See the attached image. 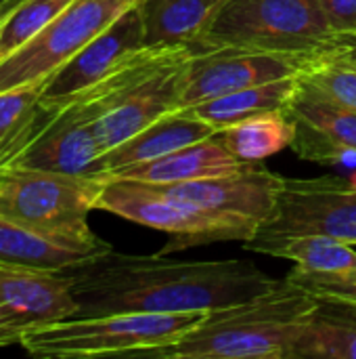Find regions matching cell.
I'll list each match as a JSON object with an SVG mask.
<instances>
[{
  "label": "cell",
  "mask_w": 356,
  "mask_h": 359,
  "mask_svg": "<svg viewBox=\"0 0 356 359\" xmlns=\"http://www.w3.org/2000/svg\"><path fill=\"white\" fill-rule=\"evenodd\" d=\"M348 38L329 27L319 0H227L195 50L250 48L315 55Z\"/></svg>",
  "instance_id": "cell-5"
},
{
  "label": "cell",
  "mask_w": 356,
  "mask_h": 359,
  "mask_svg": "<svg viewBox=\"0 0 356 359\" xmlns=\"http://www.w3.org/2000/svg\"><path fill=\"white\" fill-rule=\"evenodd\" d=\"M287 280H292L300 288L308 290L317 299H340V301H355L356 303V273L348 276V278H338V276L308 273V271L294 267L287 273Z\"/></svg>",
  "instance_id": "cell-27"
},
{
  "label": "cell",
  "mask_w": 356,
  "mask_h": 359,
  "mask_svg": "<svg viewBox=\"0 0 356 359\" xmlns=\"http://www.w3.org/2000/svg\"><path fill=\"white\" fill-rule=\"evenodd\" d=\"M285 109L296 122L292 149L302 160L332 164L346 154L356 156V109L332 101L300 78Z\"/></svg>",
  "instance_id": "cell-14"
},
{
  "label": "cell",
  "mask_w": 356,
  "mask_h": 359,
  "mask_svg": "<svg viewBox=\"0 0 356 359\" xmlns=\"http://www.w3.org/2000/svg\"><path fill=\"white\" fill-rule=\"evenodd\" d=\"M73 0H21L0 27V61L42 32Z\"/></svg>",
  "instance_id": "cell-26"
},
{
  "label": "cell",
  "mask_w": 356,
  "mask_h": 359,
  "mask_svg": "<svg viewBox=\"0 0 356 359\" xmlns=\"http://www.w3.org/2000/svg\"><path fill=\"white\" fill-rule=\"evenodd\" d=\"M296 236H327L356 246V181L342 177H283L275 212L241 246L266 255L277 242Z\"/></svg>",
  "instance_id": "cell-8"
},
{
  "label": "cell",
  "mask_w": 356,
  "mask_h": 359,
  "mask_svg": "<svg viewBox=\"0 0 356 359\" xmlns=\"http://www.w3.org/2000/svg\"><path fill=\"white\" fill-rule=\"evenodd\" d=\"M103 185V177L10 166L0 170V217L44 238L105 255L113 250L111 244L88 225Z\"/></svg>",
  "instance_id": "cell-4"
},
{
  "label": "cell",
  "mask_w": 356,
  "mask_h": 359,
  "mask_svg": "<svg viewBox=\"0 0 356 359\" xmlns=\"http://www.w3.org/2000/svg\"><path fill=\"white\" fill-rule=\"evenodd\" d=\"M317 297L283 278L271 290L204 313L176 343L143 355L157 359H290Z\"/></svg>",
  "instance_id": "cell-2"
},
{
  "label": "cell",
  "mask_w": 356,
  "mask_h": 359,
  "mask_svg": "<svg viewBox=\"0 0 356 359\" xmlns=\"http://www.w3.org/2000/svg\"><path fill=\"white\" fill-rule=\"evenodd\" d=\"M147 46L141 2L122 13L44 82V101L61 105L105 80Z\"/></svg>",
  "instance_id": "cell-12"
},
{
  "label": "cell",
  "mask_w": 356,
  "mask_h": 359,
  "mask_svg": "<svg viewBox=\"0 0 356 359\" xmlns=\"http://www.w3.org/2000/svg\"><path fill=\"white\" fill-rule=\"evenodd\" d=\"M65 273L0 267V347L21 345L36 328L76 318Z\"/></svg>",
  "instance_id": "cell-11"
},
{
  "label": "cell",
  "mask_w": 356,
  "mask_h": 359,
  "mask_svg": "<svg viewBox=\"0 0 356 359\" xmlns=\"http://www.w3.org/2000/svg\"><path fill=\"white\" fill-rule=\"evenodd\" d=\"M214 135H218L216 126L195 116L189 107H178L157 118L155 122L138 130L134 137H130L122 145L109 149L103 156L105 177L118 168L157 160L162 156H168L187 145L210 139Z\"/></svg>",
  "instance_id": "cell-17"
},
{
  "label": "cell",
  "mask_w": 356,
  "mask_h": 359,
  "mask_svg": "<svg viewBox=\"0 0 356 359\" xmlns=\"http://www.w3.org/2000/svg\"><path fill=\"white\" fill-rule=\"evenodd\" d=\"M340 50H342V55L353 63L356 67V38H350V40H346L342 46H340Z\"/></svg>",
  "instance_id": "cell-29"
},
{
  "label": "cell",
  "mask_w": 356,
  "mask_h": 359,
  "mask_svg": "<svg viewBox=\"0 0 356 359\" xmlns=\"http://www.w3.org/2000/svg\"><path fill=\"white\" fill-rule=\"evenodd\" d=\"M311 57L250 48L199 50L191 57L180 107H193L227 93L298 76Z\"/></svg>",
  "instance_id": "cell-10"
},
{
  "label": "cell",
  "mask_w": 356,
  "mask_h": 359,
  "mask_svg": "<svg viewBox=\"0 0 356 359\" xmlns=\"http://www.w3.org/2000/svg\"><path fill=\"white\" fill-rule=\"evenodd\" d=\"M296 88H298V76H292V78L275 80L269 84L227 93V95L201 101L189 109L195 116H199L201 120H206L212 126H216L218 130H222V128H227L235 122H241L245 118L285 107L290 103V99L294 97Z\"/></svg>",
  "instance_id": "cell-23"
},
{
  "label": "cell",
  "mask_w": 356,
  "mask_h": 359,
  "mask_svg": "<svg viewBox=\"0 0 356 359\" xmlns=\"http://www.w3.org/2000/svg\"><path fill=\"white\" fill-rule=\"evenodd\" d=\"M6 2H10V0H0V4H6Z\"/></svg>",
  "instance_id": "cell-31"
},
{
  "label": "cell",
  "mask_w": 356,
  "mask_h": 359,
  "mask_svg": "<svg viewBox=\"0 0 356 359\" xmlns=\"http://www.w3.org/2000/svg\"><path fill=\"white\" fill-rule=\"evenodd\" d=\"M97 210L118 215L136 225L164 231L168 242L162 255H172L216 242H248L256 236L260 223L204 208L189 200L164 194L153 183L132 179H105Z\"/></svg>",
  "instance_id": "cell-6"
},
{
  "label": "cell",
  "mask_w": 356,
  "mask_h": 359,
  "mask_svg": "<svg viewBox=\"0 0 356 359\" xmlns=\"http://www.w3.org/2000/svg\"><path fill=\"white\" fill-rule=\"evenodd\" d=\"M143 0H73L42 32L0 61V93L48 80L63 63Z\"/></svg>",
  "instance_id": "cell-9"
},
{
  "label": "cell",
  "mask_w": 356,
  "mask_h": 359,
  "mask_svg": "<svg viewBox=\"0 0 356 359\" xmlns=\"http://www.w3.org/2000/svg\"><path fill=\"white\" fill-rule=\"evenodd\" d=\"M13 166L105 179L101 143L78 99L59 105L55 118Z\"/></svg>",
  "instance_id": "cell-13"
},
{
  "label": "cell",
  "mask_w": 356,
  "mask_h": 359,
  "mask_svg": "<svg viewBox=\"0 0 356 359\" xmlns=\"http://www.w3.org/2000/svg\"><path fill=\"white\" fill-rule=\"evenodd\" d=\"M19 2H21V0H10V2H6V4H0V27H2L4 19L8 17V13H10Z\"/></svg>",
  "instance_id": "cell-30"
},
{
  "label": "cell",
  "mask_w": 356,
  "mask_h": 359,
  "mask_svg": "<svg viewBox=\"0 0 356 359\" xmlns=\"http://www.w3.org/2000/svg\"><path fill=\"white\" fill-rule=\"evenodd\" d=\"M227 0H143L147 46H193ZM197 53V50H195Z\"/></svg>",
  "instance_id": "cell-19"
},
{
  "label": "cell",
  "mask_w": 356,
  "mask_h": 359,
  "mask_svg": "<svg viewBox=\"0 0 356 359\" xmlns=\"http://www.w3.org/2000/svg\"><path fill=\"white\" fill-rule=\"evenodd\" d=\"M275 259H287L298 269L319 276L348 278L356 273L355 246L327 236H296L277 242L266 250Z\"/></svg>",
  "instance_id": "cell-24"
},
{
  "label": "cell",
  "mask_w": 356,
  "mask_h": 359,
  "mask_svg": "<svg viewBox=\"0 0 356 359\" xmlns=\"http://www.w3.org/2000/svg\"><path fill=\"white\" fill-rule=\"evenodd\" d=\"M204 313H115L69 318L31 330L21 347L34 358L76 359L136 355L176 343Z\"/></svg>",
  "instance_id": "cell-7"
},
{
  "label": "cell",
  "mask_w": 356,
  "mask_h": 359,
  "mask_svg": "<svg viewBox=\"0 0 356 359\" xmlns=\"http://www.w3.org/2000/svg\"><path fill=\"white\" fill-rule=\"evenodd\" d=\"M290 359H356V303L319 299Z\"/></svg>",
  "instance_id": "cell-20"
},
{
  "label": "cell",
  "mask_w": 356,
  "mask_h": 359,
  "mask_svg": "<svg viewBox=\"0 0 356 359\" xmlns=\"http://www.w3.org/2000/svg\"><path fill=\"white\" fill-rule=\"evenodd\" d=\"M281 183L283 177L258 162L241 172L199 181L168 183L157 187L172 198L189 200L218 212L239 215L262 225L275 212Z\"/></svg>",
  "instance_id": "cell-15"
},
{
  "label": "cell",
  "mask_w": 356,
  "mask_h": 359,
  "mask_svg": "<svg viewBox=\"0 0 356 359\" xmlns=\"http://www.w3.org/2000/svg\"><path fill=\"white\" fill-rule=\"evenodd\" d=\"M218 137L233 156L254 164L292 147L296 139V122L287 109L281 107L235 122L218 130Z\"/></svg>",
  "instance_id": "cell-22"
},
{
  "label": "cell",
  "mask_w": 356,
  "mask_h": 359,
  "mask_svg": "<svg viewBox=\"0 0 356 359\" xmlns=\"http://www.w3.org/2000/svg\"><path fill=\"white\" fill-rule=\"evenodd\" d=\"M258 164V162H254ZM252 162H243L229 151L218 135L187 145L178 151L162 156L157 160L138 162L132 166L118 168L109 172L105 179H132L141 183H185V181H199L212 177H225L233 172H241L254 166Z\"/></svg>",
  "instance_id": "cell-16"
},
{
  "label": "cell",
  "mask_w": 356,
  "mask_h": 359,
  "mask_svg": "<svg viewBox=\"0 0 356 359\" xmlns=\"http://www.w3.org/2000/svg\"><path fill=\"white\" fill-rule=\"evenodd\" d=\"M168 255L105 252L63 271L76 318L115 313H208L254 299L279 280L252 261H176Z\"/></svg>",
  "instance_id": "cell-1"
},
{
  "label": "cell",
  "mask_w": 356,
  "mask_h": 359,
  "mask_svg": "<svg viewBox=\"0 0 356 359\" xmlns=\"http://www.w3.org/2000/svg\"><path fill=\"white\" fill-rule=\"evenodd\" d=\"M319 4L338 36L356 38V0H319Z\"/></svg>",
  "instance_id": "cell-28"
},
{
  "label": "cell",
  "mask_w": 356,
  "mask_h": 359,
  "mask_svg": "<svg viewBox=\"0 0 356 359\" xmlns=\"http://www.w3.org/2000/svg\"><path fill=\"white\" fill-rule=\"evenodd\" d=\"M44 82L0 93V170L10 168L59 111L44 101Z\"/></svg>",
  "instance_id": "cell-18"
},
{
  "label": "cell",
  "mask_w": 356,
  "mask_h": 359,
  "mask_svg": "<svg viewBox=\"0 0 356 359\" xmlns=\"http://www.w3.org/2000/svg\"><path fill=\"white\" fill-rule=\"evenodd\" d=\"M97 257L101 252L44 238L0 217V267L63 273Z\"/></svg>",
  "instance_id": "cell-21"
},
{
  "label": "cell",
  "mask_w": 356,
  "mask_h": 359,
  "mask_svg": "<svg viewBox=\"0 0 356 359\" xmlns=\"http://www.w3.org/2000/svg\"><path fill=\"white\" fill-rule=\"evenodd\" d=\"M193 46H145L99 84L76 95L103 156L180 107Z\"/></svg>",
  "instance_id": "cell-3"
},
{
  "label": "cell",
  "mask_w": 356,
  "mask_h": 359,
  "mask_svg": "<svg viewBox=\"0 0 356 359\" xmlns=\"http://www.w3.org/2000/svg\"><path fill=\"white\" fill-rule=\"evenodd\" d=\"M342 44L313 55L298 78L321 90L332 101L356 109V67L342 55Z\"/></svg>",
  "instance_id": "cell-25"
}]
</instances>
